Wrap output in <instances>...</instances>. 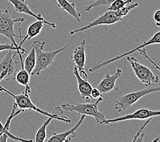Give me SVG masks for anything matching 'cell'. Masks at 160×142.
I'll list each match as a JSON object with an SVG mask.
<instances>
[{
    "mask_svg": "<svg viewBox=\"0 0 160 142\" xmlns=\"http://www.w3.org/2000/svg\"><path fill=\"white\" fill-rule=\"evenodd\" d=\"M0 87H1V88L2 89L3 92L8 93L9 95L11 96L14 98V103H15L18 109H23V110H25V109H28V110L34 111L42 115H44L46 116H51V117H53L54 119L60 120V121H63L67 123L71 122V119H69L67 116L62 115V111L60 110L61 107H56V110H54L53 114H50V113L47 112L43 110V109H41L38 108V107H36L31 100L30 95H29L30 94H28L23 92V93H21L19 94H14L12 92H10L8 90L5 89L3 86H0Z\"/></svg>",
    "mask_w": 160,
    "mask_h": 142,
    "instance_id": "1",
    "label": "cell"
},
{
    "mask_svg": "<svg viewBox=\"0 0 160 142\" xmlns=\"http://www.w3.org/2000/svg\"><path fill=\"white\" fill-rule=\"evenodd\" d=\"M72 39L67 43V45H64L62 48L54 51H43V49H44V47L45 45V42L35 41L33 44H32V47H34L35 49L36 60V66L33 71L32 72L31 75L38 76L41 75V72L42 71L45 70L50 65L53 64L54 59H55V57L58 53L63 51L67 47H69Z\"/></svg>",
    "mask_w": 160,
    "mask_h": 142,
    "instance_id": "2",
    "label": "cell"
},
{
    "mask_svg": "<svg viewBox=\"0 0 160 142\" xmlns=\"http://www.w3.org/2000/svg\"><path fill=\"white\" fill-rule=\"evenodd\" d=\"M103 98L101 96L97 98V100L92 103H77L75 105H71L68 103H62L60 105L61 109L64 110L76 112L80 115H85L92 116L97 123H99L101 125L104 120L106 119L105 118V115L102 112H101L98 108V105L103 101Z\"/></svg>",
    "mask_w": 160,
    "mask_h": 142,
    "instance_id": "3",
    "label": "cell"
},
{
    "mask_svg": "<svg viewBox=\"0 0 160 142\" xmlns=\"http://www.w3.org/2000/svg\"><path fill=\"white\" fill-rule=\"evenodd\" d=\"M160 92V86L146 87V88L136 91V92L127 93L118 98L114 105V109L117 112L122 111H127V109L135 104L141 98L149 94Z\"/></svg>",
    "mask_w": 160,
    "mask_h": 142,
    "instance_id": "4",
    "label": "cell"
},
{
    "mask_svg": "<svg viewBox=\"0 0 160 142\" xmlns=\"http://www.w3.org/2000/svg\"><path fill=\"white\" fill-rule=\"evenodd\" d=\"M25 19L24 17L13 19L8 10H2L0 9V35L6 36L14 46L19 47L15 41V38H19V34L17 35L14 32V25L19 22H24Z\"/></svg>",
    "mask_w": 160,
    "mask_h": 142,
    "instance_id": "5",
    "label": "cell"
},
{
    "mask_svg": "<svg viewBox=\"0 0 160 142\" xmlns=\"http://www.w3.org/2000/svg\"><path fill=\"white\" fill-rule=\"evenodd\" d=\"M17 51L13 55L12 50L8 51L0 61V82L2 80L9 81L15 79L16 75L19 71V63L15 60Z\"/></svg>",
    "mask_w": 160,
    "mask_h": 142,
    "instance_id": "6",
    "label": "cell"
},
{
    "mask_svg": "<svg viewBox=\"0 0 160 142\" xmlns=\"http://www.w3.org/2000/svg\"><path fill=\"white\" fill-rule=\"evenodd\" d=\"M126 59L129 61L137 79L147 87L151 86L152 83L159 82V76L155 75L150 68L140 63L135 57L127 56Z\"/></svg>",
    "mask_w": 160,
    "mask_h": 142,
    "instance_id": "7",
    "label": "cell"
},
{
    "mask_svg": "<svg viewBox=\"0 0 160 142\" xmlns=\"http://www.w3.org/2000/svg\"><path fill=\"white\" fill-rule=\"evenodd\" d=\"M123 17L121 14H119L118 11H114V10H107L103 14H101L96 19L90 22L89 23L84 25V26L78 27L77 29H75L73 30H71L70 32L71 35H73L78 33L82 32L83 31H86L87 30L92 28L93 27L98 26V25H112L118 23L119 21H122Z\"/></svg>",
    "mask_w": 160,
    "mask_h": 142,
    "instance_id": "8",
    "label": "cell"
},
{
    "mask_svg": "<svg viewBox=\"0 0 160 142\" xmlns=\"http://www.w3.org/2000/svg\"><path fill=\"white\" fill-rule=\"evenodd\" d=\"M155 44H160V31L156 32L151 38H149L148 40V41L140 44V45L137 46L134 49L130 50V51H126L122 54L118 55V56H116V57H114L113 58H112V59L107 60L104 61H101V62L94 64V66H92L91 68H89V72H95L98 70H99V69H101V68L105 67L108 64L113 63L114 61H117L120 59H121V58H122V57L129 56V55L132 54L136 51H138V50L142 49V48H144L145 47L148 46V45H155Z\"/></svg>",
    "mask_w": 160,
    "mask_h": 142,
    "instance_id": "9",
    "label": "cell"
},
{
    "mask_svg": "<svg viewBox=\"0 0 160 142\" xmlns=\"http://www.w3.org/2000/svg\"><path fill=\"white\" fill-rule=\"evenodd\" d=\"M158 116H160V111L152 110V109L148 108H140L132 113V114H127L123 116H120V117L112 119H105L101 123V125H109V124L111 123L126 121V120H129L152 119L155 117H158Z\"/></svg>",
    "mask_w": 160,
    "mask_h": 142,
    "instance_id": "10",
    "label": "cell"
},
{
    "mask_svg": "<svg viewBox=\"0 0 160 142\" xmlns=\"http://www.w3.org/2000/svg\"><path fill=\"white\" fill-rule=\"evenodd\" d=\"M45 24L49 25L51 27H52L53 29L56 28V25L54 23H52V22L47 21L45 19H42V20L36 19L35 22H34V23H32L29 25L27 30V34L25 35L23 38H22V35H21V31H22V29L19 28V38L20 40V44L19 45V46L21 47L23 45V44L25 41L31 40L32 38L36 37V36H37L38 35L41 34L42 29L43 28V26H44Z\"/></svg>",
    "mask_w": 160,
    "mask_h": 142,
    "instance_id": "11",
    "label": "cell"
},
{
    "mask_svg": "<svg viewBox=\"0 0 160 142\" xmlns=\"http://www.w3.org/2000/svg\"><path fill=\"white\" fill-rule=\"evenodd\" d=\"M86 41H83L80 43V45L75 47L71 55V59L75 66L78 68L79 75L83 78L87 79L86 72L85 71V64H86Z\"/></svg>",
    "mask_w": 160,
    "mask_h": 142,
    "instance_id": "12",
    "label": "cell"
},
{
    "mask_svg": "<svg viewBox=\"0 0 160 142\" xmlns=\"http://www.w3.org/2000/svg\"><path fill=\"white\" fill-rule=\"evenodd\" d=\"M122 73V71L121 68L116 69L115 73L113 75L106 73L103 79L97 86V88L102 94L110 92L112 90L118 91L119 89L118 86L116 85V82L121 76Z\"/></svg>",
    "mask_w": 160,
    "mask_h": 142,
    "instance_id": "13",
    "label": "cell"
},
{
    "mask_svg": "<svg viewBox=\"0 0 160 142\" xmlns=\"http://www.w3.org/2000/svg\"><path fill=\"white\" fill-rule=\"evenodd\" d=\"M72 72L75 76L76 80L78 83V88L80 94V97L83 99H85L87 102H89L91 96H90V93L92 89L91 84L87 81L86 79L83 78L82 76L79 75L78 68L74 66L72 68Z\"/></svg>",
    "mask_w": 160,
    "mask_h": 142,
    "instance_id": "14",
    "label": "cell"
},
{
    "mask_svg": "<svg viewBox=\"0 0 160 142\" xmlns=\"http://www.w3.org/2000/svg\"><path fill=\"white\" fill-rule=\"evenodd\" d=\"M86 115H82L81 117H80L79 120L78 121V122L75 124V125L72 127L71 129L69 130H67L63 133H54L52 136H51L47 141L48 142H62V141H71V139H68V137L70 136H72L75 137L76 136L75 135V131L77 130L80 125H82V123L83 122V120L85 119Z\"/></svg>",
    "mask_w": 160,
    "mask_h": 142,
    "instance_id": "15",
    "label": "cell"
},
{
    "mask_svg": "<svg viewBox=\"0 0 160 142\" xmlns=\"http://www.w3.org/2000/svg\"><path fill=\"white\" fill-rule=\"evenodd\" d=\"M7 1L12 3L15 12L18 13L28 14L38 20L45 19L41 14H36L30 8L27 0H7Z\"/></svg>",
    "mask_w": 160,
    "mask_h": 142,
    "instance_id": "16",
    "label": "cell"
},
{
    "mask_svg": "<svg viewBox=\"0 0 160 142\" xmlns=\"http://www.w3.org/2000/svg\"><path fill=\"white\" fill-rule=\"evenodd\" d=\"M55 1L57 2V4L60 8L70 14L77 21L80 22V17L82 15L76 9L75 3L74 2H69L67 0H55Z\"/></svg>",
    "mask_w": 160,
    "mask_h": 142,
    "instance_id": "17",
    "label": "cell"
},
{
    "mask_svg": "<svg viewBox=\"0 0 160 142\" xmlns=\"http://www.w3.org/2000/svg\"><path fill=\"white\" fill-rule=\"evenodd\" d=\"M16 109H17V105L15 104V103L14 102L13 103V107H12V112L11 114H10V115L8 116V118H7L6 120V122L5 123V125H4V129H5V130L6 131V133H8V135H10V137H11V140H14V141H33V140H25V139H22V138H20L19 137L17 136H15L13 134H12L9 131V129H10V122H11V120L14 117V116H16L17 115L19 114L21 112H23L25 110H23V109H19L18 111H16Z\"/></svg>",
    "mask_w": 160,
    "mask_h": 142,
    "instance_id": "18",
    "label": "cell"
},
{
    "mask_svg": "<svg viewBox=\"0 0 160 142\" xmlns=\"http://www.w3.org/2000/svg\"><path fill=\"white\" fill-rule=\"evenodd\" d=\"M15 80L19 85L25 86V92L28 94L31 92V88L30 86V75L28 73L27 71H25L24 68H21V70L18 71L17 73Z\"/></svg>",
    "mask_w": 160,
    "mask_h": 142,
    "instance_id": "19",
    "label": "cell"
},
{
    "mask_svg": "<svg viewBox=\"0 0 160 142\" xmlns=\"http://www.w3.org/2000/svg\"><path fill=\"white\" fill-rule=\"evenodd\" d=\"M36 60L35 49L34 47L32 46L30 51L29 52L28 56L23 61V68L30 75L36 66Z\"/></svg>",
    "mask_w": 160,
    "mask_h": 142,
    "instance_id": "20",
    "label": "cell"
},
{
    "mask_svg": "<svg viewBox=\"0 0 160 142\" xmlns=\"http://www.w3.org/2000/svg\"><path fill=\"white\" fill-rule=\"evenodd\" d=\"M8 50H12V51H16L18 56L19 57V59L21 60V68H23V54L25 53H27L28 51L23 48L22 47H20L14 46L12 43H0V52L3 51H8Z\"/></svg>",
    "mask_w": 160,
    "mask_h": 142,
    "instance_id": "21",
    "label": "cell"
},
{
    "mask_svg": "<svg viewBox=\"0 0 160 142\" xmlns=\"http://www.w3.org/2000/svg\"><path fill=\"white\" fill-rule=\"evenodd\" d=\"M54 118L51 116H47V118L45 121L42 123L41 126L40 127L36 134L35 141L36 142H43L45 141L47 137V127L49 125V123L52 121Z\"/></svg>",
    "mask_w": 160,
    "mask_h": 142,
    "instance_id": "22",
    "label": "cell"
},
{
    "mask_svg": "<svg viewBox=\"0 0 160 142\" xmlns=\"http://www.w3.org/2000/svg\"><path fill=\"white\" fill-rule=\"evenodd\" d=\"M132 2V0H115L108 7L107 10L117 11Z\"/></svg>",
    "mask_w": 160,
    "mask_h": 142,
    "instance_id": "23",
    "label": "cell"
},
{
    "mask_svg": "<svg viewBox=\"0 0 160 142\" xmlns=\"http://www.w3.org/2000/svg\"><path fill=\"white\" fill-rule=\"evenodd\" d=\"M114 1H115V0H95V1L92 2L90 4L87 6V7L86 8V10L88 12V11H90L92 8H95V7L103 6L108 7Z\"/></svg>",
    "mask_w": 160,
    "mask_h": 142,
    "instance_id": "24",
    "label": "cell"
},
{
    "mask_svg": "<svg viewBox=\"0 0 160 142\" xmlns=\"http://www.w3.org/2000/svg\"><path fill=\"white\" fill-rule=\"evenodd\" d=\"M138 51L139 52L140 55H141V56H142L144 58H145V59H147L148 61H150V62H151L152 65H153L154 66H155L156 68H157L158 71H160V66H158L157 64H156L153 60H151V58L148 56V55H147L146 49H145L144 48H142V49L138 50Z\"/></svg>",
    "mask_w": 160,
    "mask_h": 142,
    "instance_id": "25",
    "label": "cell"
},
{
    "mask_svg": "<svg viewBox=\"0 0 160 142\" xmlns=\"http://www.w3.org/2000/svg\"><path fill=\"white\" fill-rule=\"evenodd\" d=\"M8 138L11 139L10 135L7 133L6 131L5 130L4 125H3L2 123L0 122V141L2 142L7 141Z\"/></svg>",
    "mask_w": 160,
    "mask_h": 142,
    "instance_id": "26",
    "label": "cell"
},
{
    "mask_svg": "<svg viewBox=\"0 0 160 142\" xmlns=\"http://www.w3.org/2000/svg\"><path fill=\"white\" fill-rule=\"evenodd\" d=\"M90 96L91 98H94V99H97V98L102 96V93H101L100 91L98 90L97 87H94L91 90V93H90Z\"/></svg>",
    "mask_w": 160,
    "mask_h": 142,
    "instance_id": "27",
    "label": "cell"
},
{
    "mask_svg": "<svg viewBox=\"0 0 160 142\" xmlns=\"http://www.w3.org/2000/svg\"><path fill=\"white\" fill-rule=\"evenodd\" d=\"M153 19L155 22L156 26L160 27V9L156 10L153 14Z\"/></svg>",
    "mask_w": 160,
    "mask_h": 142,
    "instance_id": "28",
    "label": "cell"
},
{
    "mask_svg": "<svg viewBox=\"0 0 160 142\" xmlns=\"http://www.w3.org/2000/svg\"><path fill=\"white\" fill-rule=\"evenodd\" d=\"M83 1H92V0H83ZM94 1H95V0H94Z\"/></svg>",
    "mask_w": 160,
    "mask_h": 142,
    "instance_id": "29",
    "label": "cell"
},
{
    "mask_svg": "<svg viewBox=\"0 0 160 142\" xmlns=\"http://www.w3.org/2000/svg\"><path fill=\"white\" fill-rule=\"evenodd\" d=\"M0 91H1V92H3V90H2V89L1 88V87H0Z\"/></svg>",
    "mask_w": 160,
    "mask_h": 142,
    "instance_id": "30",
    "label": "cell"
},
{
    "mask_svg": "<svg viewBox=\"0 0 160 142\" xmlns=\"http://www.w3.org/2000/svg\"><path fill=\"white\" fill-rule=\"evenodd\" d=\"M82 1H83V0H82Z\"/></svg>",
    "mask_w": 160,
    "mask_h": 142,
    "instance_id": "31",
    "label": "cell"
}]
</instances>
